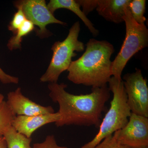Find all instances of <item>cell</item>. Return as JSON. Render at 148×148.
Here are the masks:
<instances>
[{
  "label": "cell",
  "instance_id": "cell-21",
  "mask_svg": "<svg viewBox=\"0 0 148 148\" xmlns=\"http://www.w3.org/2000/svg\"><path fill=\"white\" fill-rule=\"evenodd\" d=\"M0 148H7L5 139L3 136L0 138Z\"/></svg>",
  "mask_w": 148,
  "mask_h": 148
},
{
  "label": "cell",
  "instance_id": "cell-15",
  "mask_svg": "<svg viewBox=\"0 0 148 148\" xmlns=\"http://www.w3.org/2000/svg\"><path fill=\"white\" fill-rule=\"evenodd\" d=\"M146 3L145 0H131L128 5L132 17L137 23L141 25H144L146 21L144 16Z\"/></svg>",
  "mask_w": 148,
  "mask_h": 148
},
{
  "label": "cell",
  "instance_id": "cell-8",
  "mask_svg": "<svg viewBox=\"0 0 148 148\" xmlns=\"http://www.w3.org/2000/svg\"><path fill=\"white\" fill-rule=\"evenodd\" d=\"M113 135L118 142L130 147H148V118L132 113L126 125Z\"/></svg>",
  "mask_w": 148,
  "mask_h": 148
},
{
  "label": "cell",
  "instance_id": "cell-3",
  "mask_svg": "<svg viewBox=\"0 0 148 148\" xmlns=\"http://www.w3.org/2000/svg\"><path fill=\"white\" fill-rule=\"evenodd\" d=\"M108 84L113 95L110 107L101 121L99 131L95 137L80 148H94L104 138L124 127L129 120L132 112L127 104L123 80L112 77Z\"/></svg>",
  "mask_w": 148,
  "mask_h": 148
},
{
  "label": "cell",
  "instance_id": "cell-17",
  "mask_svg": "<svg viewBox=\"0 0 148 148\" xmlns=\"http://www.w3.org/2000/svg\"><path fill=\"white\" fill-rule=\"evenodd\" d=\"M94 148H132L122 145L117 141L113 135L106 137Z\"/></svg>",
  "mask_w": 148,
  "mask_h": 148
},
{
  "label": "cell",
  "instance_id": "cell-6",
  "mask_svg": "<svg viewBox=\"0 0 148 148\" xmlns=\"http://www.w3.org/2000/svg\"><path fill=\"white\" fill-rule=\"evenodd\" d=\"M125 74L123 84L127 103L132 113L148 118V87L147 80L140 69Z\"/></svg>",
  "mask_w": 148,
  "mask_h": 148
},
{
  "label": "cell",
  "instance_id": "cell-10",
  "mask_svg": "<svg viewBox=\"0 0 148 148\" xmlns=\"http://www.w3.org/2000/svg\"><path fill=\"white\" fill-rule=\"evenodd\" d=\"M59 119L58 112L33 116H16L12 123V126L18 133L28 138L33 133L45 125L55 123Z\"/></svg>",
  "mask_w": 148,
  "mask_h": 148
},
{
  "label": "cell",
  "instance_id": "cell-11",
  "mask_svg": "<svg viewBox=\"0 0 148 148\" xmlns=\"http://www.w3.org/2000/svg\"><path fill=\"white\" fill-rule=\"evenodd\" d=\"M131 0H98L96 10L107 21L119 24L123 21L125 9Z\"/></svg>",
  "mask_w": 148,
  "mask_h": 148
},
{
  "label": "cell",
  "instance_id": "cell-7",
  "mask_svg": "<svg viewBox=\"0 0 148 148\" xmlns=\"http://www.w3.org/2000/svg\"><path fill=\"white\" fill-rule=\"evenodd\" d=\"M14 6H21L27 20L37 26L36 34L40 38H48L52 35L46 26L57 24L67 26V23L57 19L51 12L45 0H21L14 3Z\"/></svg>",
  "mask_w": 148,
  "mask_h": 148
},
{
  "label": "cell",
  "instance_id": "cell-18",
  "mask_svg": "<svg viewBox=\"0 0 148 148\" xmlns=\"http://www.w3.org/2000/svg\"><path fill=\"white\" fill-rule=\"evenodd\" d=\"M33 148H69L64 146L58 145L56 143L55 137L53 135H48L44 142L35 143Z\"/></svg>",
  "mask_w": 148,
  "mask_h": 148
},
{
  "label": "cell",
  "instance_id": "cell-14",
  "mask_svg": "<svg viewBox=\"0 0 148 148\" xmlns=\"http://www.w3.org/2000/svg\"><path fill=\"white\" fill-rule=\"evenodd\" d=\"M34 30H35L34 25L27 19L16 31L15 34L9 40L7 45L8 49L10 51L18 49H21L23 37L29 34Z\"/></svg>",
  "mask_w": 148,
  "mask_h": 148
},
{
  "label": "cell",
  "instance_id": "cell-1",
  "mask_svg": "<svg viewBox=\"0 0 148 148\" xmlns=\"http://www.w3.org/2000/svg\"><path fill=\"white\" fill-rule=\"evenodd\" d=\"M65 84L50 83L49 96L59 105V119L55 123L57 127L65 125L94 126L99 127L106 104L110 98L108 86L92 88L89 94L77 95L66 91Z\"/></svg>",
  "mask_w": 148,
  "mask_h": 148
},
{
  "label": "cell",
  "instance_id": "cell-16",
  "mask_svg": "<svg viewBox=\"0 0 148 148\" xmlns=\"http://www.w3.org/2000/svg\"><path fill=\"white\" fill-rule=\"evenodd\" d=\"M15 7L17 9V11L14 14L8 26V30L12 32L13 35L15 34L18 29L27 20L21 7L19 6H15Z\"/></svg>",
  "mask_w": 148,
  "mask_h": 148
},
{
  "label": "cell",
  "instance_id": "cell-9",
  "mask_svg": "<svg viewBox=\"0 0 148 148\" xmlns=\"http://www.w3.org/2000/svg\"><path fill=\"white\" fill-rule=\"evenodd\" d=\"M6 102L16 116H33L55 112L51 106H41L24 96L19 87L9 92Z\"/></svg>",
  "mask_w": 148,
  "mask_h": 148
},
{
  "label": "cell",
  "instance_id": "cell-5",
  "mask_svg": "<svg viewBox=\"0 0 148 148\" xmlns=\"http://www.w3.org/2000/svg\"><path fill=\"white\" fill-rule=\"evenodd\" d=\"M123 19L126 27L125 38L111 66L112 76L119 80L122 79V73L130 59L148 46L147 28L145 24L141 25L135 21L128 6L125 9Z\"/></svg>",
  "mask_w": 148,
  "mask_h": 148
},
{
  "label": "cell",
  "instance_id": "cell-12",
  "mask_svg": "<svg viewBox=\"0 0 148 148\" xmlns=\"http://www.w3.org/2000/svg\"><path fill=\"white\" fill-rule=\"evenodd\" d=\"M49 10L54 14L55 11L59 9H66L71 11L78 16L87 27L92 36L96 37L99 31L95 29L91 21L87 18L80 8L79 5L75 0H50L47 5Z\"/></svg>",
  "mask_w": 148,
  "mask_h": 148
},
{
  "label": "cell",
  "instance_id": "cell-20",
  "mask_svg": "<svg viewBox=\"0 0 148 148\" xmlns=\"http://www.w3.org/2000/svg\"><path fill=\"white\" fill-rule=\"evenodd\" d=\"M0 81L3 84H17L19 82V79L17 77L12 76L6 73L0 67Z\"/></svg>",
  "mask_w": 148,
  "mask_h": 148
},
{
  "label": "cell",
  "instance_id": "cell-22",
  "mask_svg": "<svg viewBox=\"0 0 148 148\" xmlns=\"http://www.w3.org/2000/svg\"><path fill=\"white\" fill-rule=\"evenodd\" d=\"M4 98V97L3 95L2 94H1V93H0V102H1L3 101Z\"/></svg>",
  "mask_w": 148,
  "mask_h": 148
},
{
  "label": "cell",
  "instance_id": "cell-4",
  "mask_svg": "<svg viewBox=\"0 0 148 148\" xmlns=\"http://www.w3.org/2000/svg\"><path fill=\"white\" fill-rule=\"evenodd\" d=\"M80 25L79 21L75 22L69 30L66 38L62 41L56 42L51 50L53 55L45 73L40 78L41 82L57 83L63 72L67 71L72 62V58L76 56L77 52L85 49L84 43L78 40Z\"/></svg>",
  "mask_w": 148,
  "mask_h": 148
},
{
  "label": "cell",
  "instance_id": "cell-19",
  "mask_svg": "<svg viewBox=\"0 0 148 148\" xmlns=\"http://www.w3.org/2000/svg\"><path fill=\"white\" fill-rule=\"evenodd\" d=\"M77 3L82 8V11L85 15L96 9L98 5V0H77Z\"/></svg>",
  "mask_w": 148,
  "mask_h": 148
},
{
  "label": "cell",
  "instance_id": "cell-13",
  "mask_svg": "<svg viewBox=\"0 0 148 148\" xmlns=\"http://www.w3.org/2000/svg\"><path fill=\"white\" fill-rule=\"evenodd\" d=\"M7 148H33L31 147V138L18 133L12 125L5 128L3 133Z\"/></svg>",
  "mask_w": 148,
  "mask_h": 148
},
{
  "label": "cell",
  "instance_id": "cell-2",
  "mask_svg": "<svg viewBox=\"0 0 148 148\" xmlns=\"http://www.w3.org/2000/svg\"><path fill=\"white\" fill-rule=\"evenodd\" d=\"M83 55L73 61L67 70L68 78L75 84L92 88L107 85L112 77L111 56L114 46L107 41L90 39Z\"/></svg>",
  "mask_w": 148,
  "mask_h": 148
}]
</instances>
